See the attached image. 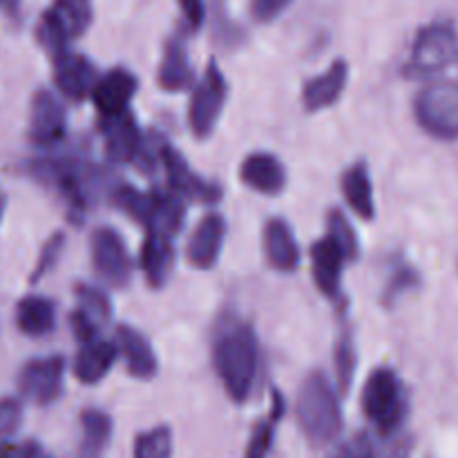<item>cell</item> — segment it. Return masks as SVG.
I'll return each mask as SVG.
<instances>
[{
  "mask_svg": "<svg viewBox=\"0 0 458 458\" xmlns=\"http://www.w3.org/2000/svg\"><path fill=\"white\" fill-rule=\"evenodd\" d=\"M157 81H159L161 89H165V92H183L195 81V70H192V63L188 58V49L182 36H173L165 43Z\"/></svg>",
  "mask_w": 458,
  "mask_h": 458,
  "instance_id": "22",
  "label": "cell"
},
{
  "mask_svg": "<svg viewBox=\"0 0 458 458\" xmlns=\"http://www.w3.org/2000/svg\"><path fill=\"white\" fill-rule=\"evenodd\" d=\"M116 349H119L121 358L125 362V369L132 378L139 380H150L157 374V362L155 349L148 343L146 335L137 331L130 325L116 327Z\"/></svg>",
  "mask_w": 458,
  "mask_h": 458,
  "instance_id": "19",
  "label": "cell"
},
{
  "mask_svg": "<svg viewBox=\"0 0 458 458\" xmlns=\"http://www.w3.org/2000/svg\"><path fill=\"white\" fill-rule=\"evenodd\" d=\"M74 295H76V300L81 302V307H79L81 311L88 313L92 320H97V322L110 320L112 304H110V298L103 293V289L79 282V284L74 286Z\"/></svg>",
  "mask_w": 458,
  "mask_h": 458,
  "instance_id": "32",
  "label": "cell"
},
{
  "mask_svg": "<svg viewBox=\"0 0 458 458\" xmlns=\"http://www.w3.org/2000/svg\"><path fill=\"white\" fill-rule=\"evenodd\" d=\"M298 423L313 445H329L343 429V410L331 380L322 371H311L298 394Z\"/></svg>",
  "mask_w": 458,
  "mask_h": 458,
  "instance_id": "2",
  "label": "cell"
},
{
  "mask_svg": "<svg viewBox=\"0 0 458 458\" xmlns=\"http://www.w3.org/2000/svg\"><path fill=\"white\" fill-rule=\"evenodd\" d=\"M152 201H155V224H152V228L170 237L177 235L183 217H186V206H183L182 197L174 195L173 191H152Z\"/></svg>",
  "mask_w": 458,
  "mask_h": 458,
  "instance_id": "29",
  "label": "cell"
},
{
  "mask_svg": "<svg viewBox=\"0 0 458 458\" xmlns=\"http://www.w3.org/2000/svg\"><path fill=\"white\" fill-rule=\"evenodd\" d=\"M116 356H119V349L110 340H94V343L83 344L76 353L74 367H72L74 378L81 385L101 383L114 367Z\"/></svg>",
  "mask_w": 458,
  "mask_h": 458,
  "instance_id": "21",
  "label": "cell"
},
{
  "mask_svg": "<svg viewBox=\"0 0 458 458\" xmlns=\"http://www.w3.org/2000/svg\"><path fill=\"white\" fill-rule=\"evenodd\" d=\"M213 367L233 403L250 398L259 369V343L249 322L228 320L213 343Z\"/></svg>",
  "mask_w": 458,
  "mask_h": 458,
  "instance_id": "1",
  "label": "cell"
},
{
  "mask_svg": "<svg viewBox=\"0 0 458 458\" xmlns=\"http://www.w3.org/2000/svg\"><path fill=\"white\" fill-rule=\"evenodd\" d=\"M13 320H16L21 334L30 335V338H43V335L52 334L56 327V307L45 295H25L16 304Z\"/></svg>",
  "mask_w": 458,
  "mask_h": 458,
  "instance_id": "24",
  "label": "cell"
},
{
  "mask_svg": "<svg viewBox=\"0 0 458 458\" xmlns=\"http://www.w3.org/2000/svg\"><path fill=\"white\" fill-rule=\"evenodd\" d=\"M70 327L81 344H88V343H94V340H98V322L92 320V318H89L85 311H81V309L72 311Z\"/></svg>",
  "mask_w": 458,
  "mask_h": 458,
  "instance_id": "38",
  "label": "cell"
},
{
  "mask_svg": "<svg viewBox=\"0 0 458 458\" xmlns=\"http://www.w3.org/2000/svg\"><path fill=\"white\" fill-rule=\"evenodd\" d=\"M349 81V65L347 61L338 58L327 67V72L313 76L302 88V103L307 112H320L334 106L343 97L344 88Z\"/></svg>",
  "mask_w": 458,
  "mask_h": 458,
  "instance_id": "18",
  "label": "cell"
},
{
  "mask_svg": "<svg viewBox=\"0 0 458 458\" xmlns=\"http://www.w3.org/2000/svg\"><path fill=\"white\" fill-rule=\"evenodd\" d=\"M414 116L420 128L441 141L458 139V85L434 83L414 98Z\"/></svg>",
  "mask_w": 458,
  "mask_h": 458,
  "instance_id": "5",
  "label": "cell"
},
{
  "mask_svg": "<svg viewBox=\"0 0 458 458\" xmlns=\"http://www.w3.org/2000/svg\"><path fill=\"white\" fill-rule=\"evenodd\" d=\"M134 458H170L173 454V432L165 425L152 428L134 438Z\"/></svg>",
  "mask_w": 458,
  "mask_h": 458,
  "instance_id": "30",
  "label": "cell"
},
{
  "mask_svg": "<svg viewBox=\"0 0 458 458\" xmlns=\"http://www.w3.org/2000/svg\"><path fill=\"white\" fill-rule=\"evenodd\" d=\"M45 12L63 27L70 40L83 36L92 25L94 16L92 0H54L52 7Z\"/></svg>",
  "mask_w": 458,
  "mask_h": 458,
  "instance_id": "26",
  "label": "cell"
},
{
  "mask_svg": "<svg viewBox=\"0 0 458 458\" xmlns=\"http://www.w3.org/2000/svg\"><path fill=\"white\" fill-rule=\"evenodd\" d=\"M21 3L22 0H0V12H3L4 16H16V13L21 12Z\"/></svg>",
  "mask_w": 458,
  "mask_h": 458,
  "instance_id": "42",
  "label": "cell"
},
{
  "mask_svg": "<svg viewBox=\"0 0 458 458\" xmlns=\"http://www.w3.org/2000/svg\"><path fill=\"white\" fill-rule=\"evenodd\" d=\"M63 378H65V358H34L22 365L21 374H18V389L27 401L45 407L61 398Z\"/></svg>",
  "mask_w": 458,
  "mask_h": 458,
  "instance_id": "9",
  "label": "cell"
},
{
  "mask_svg": "<svg viewBox=\"0 0 458 458\" xmlns=\"http://www.w3.org/2000/svg\"><path fill=\"white\" fill-rule=\"evenodd\" d=\"M112 201L130 219L146 226V231L155 224V201H152V192H141L139 188L130 186V183H121V186H116L112 191Z\"/></svg>",
  "mask_w": 458,
  "mask_h": 458,
  "instance_id": "27",
  "label": "cell"
},
{
  "mask_svg": "<svg viewBox=\"0 0 458 458\" xmlns=\"http://www.w3.org/2000/svg\"><path fill=\"white\" fill-rule=\"evenodd\" d=\"M360 403L367 420L380 437H394L405 425L410 403L405 385L392 367H376L367 376Z\"/></svg>",
  "mask_w": 458,
  "mask_h": 458,
  "instance_id": "3",
  "label": "cell"
},
{
  "mask_svg": "<svg viewBox=\"0 0 458 458\" xmlns=\"http://www.w3.org/2000/svg\"><path fill=\"white\" fill-rule=\"evenodd\" d=\"M420 284V276L410 262H396L392 268V276L387 277V284L383 291V302L394 304L407 291L416 289Z\"/></svg>",
  "mask_w": 458,
  "mask_h": 458,
  "instance_id": "33",
  "label": "cell"
},
{
  "mask_svg": "<svg viewBox=\"0 0 458 458\" xmlns=\"http://www.w3.org/2000/svg\"><path fill=\"white\" fill-rule=\"evenodd\" d=\"M267 262L280 273H293L300 267V246L289 224L280 217L268 219L262 233Z\"/></svg>",
  "mask_w": 458,
  "mask_h": 458,
  "instance_id": "20",
  "label": "cell"
},
{
  "mask_svg": "<svg viewBox=\"0 0 458 458\" xmlns=\"http://www.w3.org/2000/svg\"><path fill=\"white\" fill-rule=\"evenodd\" d=\"M334 367H335V380H338L340 392H349L353 380V371H356V347L349 331H343L334 347Z\"/></svg>",
  "mask_w": 458,
  "mask_h": 458,
  "instance_id": "31",
  "label": "cell"
},
{
  "mask_svg": "<svg viewBox=\"0 0 458 458\" xmlns=\"http://www.w3.org/2000/svg\"><path fill=\"white\" fill-rule=\"evenodd\" d=\"M92 264L97 276L114 289H125L132 280V259L125 242L112 226H98L89 237Z\"/></svg>",
  "mask_w": 458,
  "mask_h": 458,
  "instance_id": "7",
  "label": "cell"
},
{
  "mask_svg": "<svg viewBox=\"0 0 458 458\" xmlns=\"http://www.w3.org/2000/svg\"><path fill=\"white\" fill-rule=\"evenodd\" d=\"M329 458H378V452H376L374 441L367 434H356V437L340 443Z\"/></svg>",
  "mask_w": 458,
  "mask_h": 458,
  "instance_id": "37",
  "label": "cell"
},
{
  "mask_svg": "<svg viewBox=\"0 0 458 458\" xmlns=\"http://www.w3.org/2000/svg\"><path fill=\"white\" fill-rule=\"evenodd\" d=\"M106 155L114 164H139L148 157L143 134L130 112L106 123Z\"/></svg>",
  "mask_w": 458,
  "mask_h": 458,
  "instance_id": "15",
  "label": "cell"
},
{
  "mask_svg": "<svg viewBox=\"0 0 458 458\" xmlns=\"http://www.w3.org/2000/svg\"><path fill=\"white\" fill-rule=\"evenodd\" d=\"M228 98V81L219 70L217 61H210L204 76L192 89L191 106H188V125L197 139H206L213 134L224 106Z\"/></svg>",
  "mask_w": 458,
  "mask_h": 458,
  "instance_id": "6",
  "label": "cell"
},
{
  "mask_svg": "<svg viewBox=\"0 0 458 458\" xmlns=\"http://www.w3.org/2000/svg\"><path fill=\"white\" fill-rule=\"evenodd\" d=\"M38 458H49V456H45V454H40V456H38Z\"/></svg>",
  "mask_w": 458,
  "mask_h": 458,
  "instance_id": "44",
  "label": "cell"
},
{
  "mask_svg": "<svg viewBox=\"0 0 458 458\" xmlns=\"http://www.w3.org/2000/svg\"><path fill=\"white\" fill-rule=\"evenodd\" d=\"M65 107L49 89H38L31 98L30 139L36 146L49 148L65 137Z\"/></svg>",
  "mask_w": 458,
  "mask_h": 458,
  "instance_id": "11",
  "label": "cell"
},
{
  "mask_svg": "<svg viewBox=\"0 0 458 458\" xmlns=\"http://www.w3.org/2000/svg\"><path fill=\"white\" fill-rule=\"evenodd\" d=\"M157 159H161V164H164L168 186L174 195L191 197V199L199 201V204H217V201L222 199V188H219V183L199 177V174L186 164L182 152L174 150V148L170 146V143H165L164 139H161L159 146H157Z\"/></svg>",
  "mask_w": 458,
  "mask_h": 458,
  "instance_id": "8",
  "label": "cell"
},
{
  "mask_svg": "<svg viewBox=\"0 0 458 458\" xmlns=\"http://www.w3.org/2000/svg\"><path fill=\"white\" fill-rule=\"evenodd\" d=\"M291 3L293 0H250V13L258 22H271L284 13Z\"/></svg>",
  "mask_w": 458,
  "mask_h": 458,
  "instance_id": "39",
  "label": "cell"
},
{
  "mask_svg": "<svg viewBox=\"0 0 458 458\" xmlns=\"http://www.w3.org/2000/svg\"><path fill=\"white\" fill-rule=\"evenodd\" d=\"M63 249H65V235H63V233H54V235H49V240L45 242L43 249H40L34 271H31L30 280L34 282V284L43 280L47 273L54 271V267H56L58 259H61Z\"/></svg>",
  "mask_w": 458,
  "mask_h": 458,
  "instance_id": "35",
  "label": "cell"
},
{
  "mask_svg": "<svg viewBox=\"0 0 458 458\" xmlns=\"http://www.w3.org/2000/svg\"><path fill=\"white\" fill-rule=\"evenodd\" d=\"M226 240V219L219 213H208L192 231L186 246V258L191 267L208 271L217 264Z\"/></svg>",
  "mask_w": 458,
  "mask_h": 458,
  "instance_id": "14",
  "label": "cell"
},
{
  "mask_svg": "<svg viewBox=\"0 0 458 458\" xmlns=\"http://www.w3.org/2000/svg\"><path fill=\"white\" fill-rule=\"evenodd\" d=\"M141 273L152 289H161L168 282L170 271L174 267V246L173 237L157 228H148L141 244Z\"/></svg>",
  "mask_w": 458,
  "mask_h": 458,
  "instance_id": "16",
  "label": "cell"
},
{
  "mask_svg": "<svg viewBox=\"0 0 458 458\" xmlns=\"http://www.w3.org/2000/svg\"><path fill=\"white\" fill-rule=\"evenodd\" d=\"M340 188L349 208L365 222L376 217V201H374V183H371L369 168L365 161L349 165L340 177Z\"/></svg>",
  "mask_w": 458,
  "mask_h": 458,
  "instance_id": "23",
  "label": "cell"
},
{
  "mask_svg": "<svg viewBox=\"0 0 458 458\" xmlns=\"http://www.w3.org/2000/svg\"><path fill=\"white\" fill-rule=\"evenodd\" d=\"M112 441V419L101 410H85L81 414V441L76 458H103Z\"/></svg>",
  "mask_w": 458,
  "mask_h": 458,
  "instance_id": "25",
  "label": "cell"
},
{
  "mask_svg": "<svg viewBox=\"0 0 458 458\" xmlns=\"http://www.w3.org/2000/svg\"><path fill=\"white\" fill-rule=\"evenodd\" d=\"M3 213H4V195L3 191H0V219H3Z\"/></svg>",
  "mask_w": 458,
  "mask_h": 458,
  "instance_id": "43",
  "label": "cell"
},
{
  "mask_svg": "<svg viewBox=\"0 0 458 458\" xmlns=\"http://www.w3.org/2000/svg\"><path fill=\"white\" fill-rule=\"evenodd\" d=\"M327 231L340 244V249L344 250L347 259H356L358 253H360V244H358V237L353 233L352 222L347 219V215L343 210L334 208L327 217Z\"/></svg>",
  "mask_w": 458,
  "mask_h": 458,
  "instance_id": "34",
  "label": "cell"
},
{
  "mask_svg": "<svg viewBox=\"0 0 458 458\" xmlns=\"http://www.w3.org/2000/svg\"><path fill=\"white\" fill-rule=\"evenodd\" d=\"M282 416H284V398L277 392H273L271 416L255 425L253 434L249 438V445H246L244 458H268L273 450V438H276V425Z\"/></svg>",
  "mask_w": 458,
  "mask_h": 458,
  "instance_id": "28",
  "label": "cell"
},
{
  "mask_svg": "<svg viewBox=\"0 0 458 458\" xmlns=\"http://www.w3.org/2000/svg\"><path fill=\"white\" fill-rule=\"evenodd\" d=\"M179 7H182L183 21L191 31H197L206 21V7L204 0H177Z\"/></svg>",
  "mask_w": 458,
  "mask_h": 458,
  "instance_id": "40",
  "label": "cell"
},
{
  "mask_svg": "<svg viewBox=\"0 0 458 458\" xmlns=\"http://www.w3.org/2000/svg\"><path fill=\"white\" fill-rule=\"evenodd\" d=\"M458 56V34L452 22H432L423 27L411 45L405 74L410 79H428L441 74Z\"/></svg>",
  "mask_w": 458,
  "mask_h": 458,
  "instance_id": "4",
  "label": "cell"
},
{
  "mask_svg": "<svg viewBox=\"0 0 458 458\" xmlns=\"http://www.w3.org/2000/svg\"><path fill=\"white\" fill-rule=\"evenodd\" d=\"M347 262V255L340 249L338 242L327 233L311 246V276L316 282V289L325 298H340V282H343V268Z\"/></svg>",
  "mask_w": 458,
  "mask_h": 458,
  "instance_id": "12",
  "label": "cell"
},
{
  "mask_svg": "<svg viewBox=\"0 0 458 458\" xmlns=\"http://www.w3.org/2000/svg\"><path fill=\"white\" fill-rule=\"evenodd\" d=\"M137 89L139 81L132 72L125 67H112L110 72L98 76L89 97H92L98 116L110 123V121L128 114V106L132 103Z\"/></svg>",
  "mask_w": 458,
  "mask_h": 458,
  "instance_id": "10",
  "label": "cell"
},
{
  "mask_svg": "<svg viewBox=\"0 0 458 458\" xmlns=\"http://www.w3.org/2000/svg\"><path fill=\"white\" fill-rule=\"evenodd\" d=\"M43 454L38 443L27 441L22 445H12V443H0V458H38Z\"/></svg>",
  "mask_w": 458,
  "mask_h": 458,
  "instance_id": "41",
  "label": "cell"
},
{
  "mask_svg": "<svg viewBox=\"0 0 458 458\" xmlns=\"http://www.w3.org/2000/svg\"><path fill=\"white\" fill-rule=\"evenodd\" d=\"M54 61V83L58 92L70 101L79 103L92 94L94 83H97V67L83 54L65 52Z\"/></svg>",
  "mask_w": 458,
  "mask_h": 458,
  "instance_id": "13",
  "label": "cell"
},
{
  "mask_svg": "<svg viewBox=\"0 0 458 458\" xmlns=\"http://www.w3.org/2000/svg\"><path fill=\"white\" fill-rule=\"evenodd\" d=\"M22 423V405L18 398H0V443H7Z\"/></svg>",
  "mask_w": 458,
  "mask_h": 458,
  "instance_id": "36",
  "label": "cell"
},
{
  "mask_svg": "<svg viewBox=\"0 0 458 458\" xmlns=\"http://www.w3.org/2000/svg\"><path fill=\"white\" fill-rule=\"evenodd\" d=\"M240 179L250 191L262 195H277L286 186V170L271 152H250L240 165Z\"/></svg>",
  "mask_w": 458,
  "mask_h": 458,
  "instance_id": "17",
  "label": "cell"
}]
</instances>
